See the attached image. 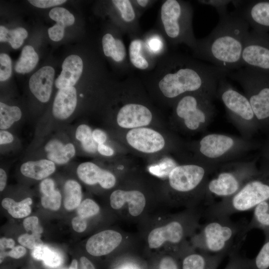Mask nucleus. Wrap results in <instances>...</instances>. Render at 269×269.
I'll return each mask as SVG.
<instances>
[{
	"mask_svg": "<svg viewBox=\"0 0 269 269\" xmlns=\"http://www.w3.org/2000/svg\"><path fill=\"white\" fill-rule=\"evenodd\" d=\"M215 96L205 92H195L182 96L177 101L175 112L182 119L186 127L196 130L207 125L215 113L212 100Z\"/></svg>",
	"mask_w": 269,
	"mask_h": 269,
	"instance_id": "8",
	"label": "nucleus"
},
{
	"mask_svg": "<svg viewBox=\"0 0 269 269\" xmlns=\"http://www.w3.org/2000/svg\"><path fill=\"white\" fill-rule=\"evenodd\" d=\"M28 1L34 6L40 8H48L61 4L65 0H30Z\"/></svg>",
	"mask_w": 269,
	"mask_h": 269,
	"instance_id": "49",
	"label": "nucleus"
},
{
	"mask_svg": "<svg viewBox=\"0 0 269 269\" xmlns=\"http://www.w3.org/2000/svg\"><path fill=\"white\" fill-rule=\"evenodd\" d=\"M73 229L77 232L81 233L84 232L87 228V222L86 219L77 216L73 218L72 221Z\"/></svg>",
	"mask_w": 269,
	"mask_h": 269,
	"instance_id": "52",
	"label": "nucleus"
},
{
	"mask_svg": "<svg viewBox=\"0 0 269 269\" xmlns=\"http://www.w3.org/2000/svg\"><path fill=\"white\" fill-rule=\"evenodd\" d=\"M235 9L231 13L238 16L254 30H269V0H232Z\"/></svg>",
	"mask_w": 269,
	"mask_h": 269,
	"instance_id": "12",
	"label": "nucleus"
},
{
	"mask_svg": "<svg viewBox=\"0 0 269 269\" xmlns=\"http://www.w3.org/2000/svg\"><path fill=\"white\" fill-rule=\"evenodd\" d=\"M64 207L67 210L77 208L81 202L82 191L80 185L73 180H67L64 186Z\"/></svg>",
	"mask_w": 269,
	"mask_h": 269,
	"instance_id": "31",
	"label": "nucleus"
},
{
	"mask_svg": "<svg viewBox=\"0 0 269 269\" xmlns=\"http://www.w3.org/2000/svg\"><path fill=\"white\" fill-rule=\"evenodd\" d=\"M241 59L243 67L269 73V34L254 29L249 31Z\"/></svg>",
	"mask_w": 269,
	"mask_h": 269,
	"instance_id": "10",
	"label": "nucleus"
},
{
	"mask_svg": "<svg viewBox=\"0 0 269 269\" xmlns=\"http://www.w3.org/2000/svg\"><path fill=\"white\" fill-rule=\"evenodd\" d=\"M122 236L112 230H104L91 236L86 245L87 251L90 255L99 257L107 255L120 244Z\"/></svg>",
	"mask_w": 269,
	"mask_h": 269,
	"instance_id": "17",
	"label": "nucleus"
},
{
	"mask_svg": "<svg viewBox=\"0 0 269 269\" xmlns=\"http://www.w3.org/2000/svg\"><path fill=\"white\" fill-rule=\"evenodd\" d=\"M254 229H259L265 236L269 234V200L264 201L254 209L253 217L247 225L249 232Z\"/></svg>",
	"mask_w": 269,
	"mask_h": 269,
	"instance_id": "29",
	"label": "nucleus"
},
{
	"mask_svg": "<svg viewBox=\"0 0 269 269\" xmlns=\"http://www.w3.org/2000/svg\"><path fill=\"white\" fill-rule=\"evenodd\" d=\"M197 1L201 4L214 7L219 16L224 15L228 13V5L232 2V0H202Z\"/></svg>",
	"mask_w": 269,
	"mask_h": 269,
	"instance_id": "45",
	"label": "nucleus"
},
{
	"mask_svg": "<svg viewBox=\"0 0 269 269\" xmlns=\"http://www.w3.org/2000/svg\"><path fill=\"white\" fill-rule=\"evenodd\" d=\"M193 9L190 2L166 0L160 9V21L165 40L173 45L185 44L194 51L197 40L192 27Z\"/></svg>",
	"mask_w": 269,
	"mask_h": 269,
	"instance_id": "5",
	"label": "nucleus"
},
{
	"mask_svg": "<svg viewBox=\"0 0 269 269\" xmlns=\"http://www.w3.org/2000/svg\"><path fill=\"white\" fill-rule=\"evenodd\" d=\"M257 255L250 259L249 269H269V234Z\"/></svg>",
	"mask_w": 269,
	"mask_h": 269,
	"instance_id": "37",
	"label": "nucleus"
},
{
	"mask_svg": "<svg viewBox=\"0 0 269 269\" xmlns=\"http://www.w3.org/2000/svg\"><path fill=\"white\" fill-rule=\"evenodd\" d=\"M152 114L146 106L136 103L123 106L118 112L117 121L124 128H138L149 125L152 120Z\"/></svg>",
	"mask_w": 269,
	"mask_h": 269,
	"instance_id": "16",
	"label": "nucleus"
},
{
	"mask_svg": "<svg viewBox=\"0 0 269 269\" xmlns=\"http://www.w3.org/2000/svg\"><path fill=\"white\" fill-rule=\"evenodd\" d=\"M268 154H269V152H268Z\"/></svg>",
	"mask_w": 269,
	"mask_h": 269,
	"instance_id": "61",
	"label": "nucleus"
},
{
	"mask_svg": "<svg viewBox=\"0 0 269 269\" xmlns=\"http://www.w3.org/2000/svg\"><path fill=\"white\" fill-rule=\"evenodd\" d=\"M250 259L243 257L239 252L229 256V260L224 269H249Z\"/></svg>",
	"mask_w": 269,
	"mask_h": 269,
	"instance_id": "41",
	"label": "nucleus"
},
{
	"mask_svg": "<svg viewBox=\"0 0 269 269\" xmlns=\"http://www.w3.org/2000/svg\"><path fill=\"white\" fill-rule=\"evenodd\" d=\"M151 1L149 0H137L133 1V3L141 8H145L149 5Z\"/></svg>",
	"mask_w": 269,
	"mask_h": 269,
	"instance_id": "59",
	"label": "nucleus"
},
{
	"mask_svg": "<svg viewBox=\"0 0 269 269\" xmlns=\"http://www.w3.org/2000/svg\"><path fill=\"white\" fill-rule=\"evenodd\" d=\"M28 35L27 31L23 27H17L9 30L2 25L0 26V41L8 42L12 48L16 49L23 43Z\"/></svg>",
	"mask_w": 269,
	"mask_h": 269,
	"instance_id": "34",
	"label": "nucleus"
},
{
	"mask_svg": "<svg viewBox=\"0 0 269 269\" xmlns=\"http://www.w3.org/2000/svg\"><path fill=\"white\" fill-rule=\"evenodd\" d=\"M249 27L244 20L231 12L219 16L211 32L197 39L193 57L230 71L242 68V54Z\"/></svg>",
	"mask_w": 269,
	"mask_h": 269,
	"instance_id": "2",
	"label": "nucleus"
},
{
	"mask_svg": "<svg viewBox=\"0 0 269 269\" xmlns=\"http://www.w3.org/2000/svg\"><path fill=\"white\" fill-rule=\"evenodd\" d=\"M212 170L208 166L197 164L176 166L169 175V183L174 190L179 193H189L199 189L205 193Z\"/></svg>",
	"mask_w": 269,
	"mask_h": 269,
	"instance_id": "11",
	"label": "nucleus"
},
{
	"mask_svg": "<svg viewBox=\"0 0 269 269\" xmlns=\"http://www.w3.org/2000/svg\"><path fill=\"white\" fill-rule=\"evenodd\" d=\"M228 77L244 90L258 125L269 124V73L247 67L231 71Z\"/></svg>",
	"mask_w": 269,
	"mask_h": 269,
	"instance_id": "6",
	"label": "nucleus"
},
{
	"mask_svg": "<svg viewBox=\"0 0 269 269\" xmlns=\"http://www.w3.org/2000/svg\"><path fill=\"white\" fill-rule=\"evenodd\" d=\"M269 200V167L265 168L250 178L233 196L213 202L204 212L206 219L230 217L238 212L254 209Z\"/></svg>",
	"mask_w": 269,
	"mask_h": 269,
	"instance_id": "4",
	"label": "nucleus"
},
{
	"mask_svg": "<svg viewBox=\"0 0 269 269\" xmlns=\"http://www.w3.org/2000/svg\"><path fill=\"white\" fill-rule=\"evenodd\" d=\"M225 256L213 255L199 250L189 253L182 261V269H217Z\"/></svg>",
	"mask_w": 269,
	"mask_h": 269,
	"instance_id": "24",
	"label": "nucleus"
},
{
	"mask_svg": "<svg viewBox=\"0 0 269 269\" xmlns=\"http://www.w3.org/2000/svg\"><path fill=\"white\" fill-rule=\"evenodd\" d=\"M40 189L42 195L50 194L55 190L54 181L50 178L44 179L40 183Z\"/></svg>",
	"mask_w": 269,
	"mask_h": 269,
	"instance_id": "51",
	"label": "nucleus"
},
{
	"mask_svg": "<svg viewBox=\"0 0 269 269\" xmlns=\"http://www.w3.org/2000/svg\"><path fill=\"white\" fill-rule=\"evenodd\" d=\"M61 195L57 190L48 195H43L41 198L42 206L46 209L52 210H58L61 205Z\"/></svg>",
	"mask_w": 269,
	"mask_h": 269,
	"instance_id": "40",
	"label": "nucleus"
},
{
	"mask_svg": "<svg viewBox=\"0 0 269 269\" xmlns=\"http://www.w3.org/2000/svg\"><path fill=\"white\" fill-rule=\"evenodd\" d=\"M83 68V61L79 56L73 54L67 57L63 62L61 74L55 80L56 88L73 87L80 77Z\"/></svg>",
	"mask_w": 269,
	"mask_h": 269,
	"instance_id": "21",
	"label": "nucleus"
},
{
	"mask_svg": "<svg viewBox=\"0 0 269 269\" xmlns=\"http://www.w3.org/2000/svg\"><path fill=\"white\" fill-rule=\"evenodd\" d=\"M80 263L82 269H95L92 263L85 257L80 258Z\"/></svg>",
	"mask_w": 269,
	"mask_h": 269,
	"instance_id": "57",
	"label": "nucleus"
},
{
	"mask_svg": "<svg viewBox=\"0 0 269 269\" xmlns=\"http://www.w3.org/2000/svg\"><path fill=\"white\" fill-rule=\"evenodd\" d=\"M77 102V93L75 87L59 89L53 102V115L61 120L67 119L74 112Z\"/></svg>",
	"mask_w": 269,
	"mask_h": 269,
	"instance_id": "22",
	"label": "nucleus"
},
{
	"mask_svg": "<svg viewBox=\"0 0 269 269\" xmlns=\"http://www.w3.org/2000/svg\"><path fill=\"white\" fill-rule=\"evenodd\" d=\"M236 145L235 139L230 136L210 134L205 135L200 140L199 151L206 158L218 159L231 152Z\"/></svg>",
	"mask_w": 269,
	"mask_h": 269,
	"instance_id": "14",
	"label": "nucleus"
},
{
	"mask_svg": "<svg viewBox=\"0 0 269 269\" xmlns=\"http://www.w3.org/2000/svg\"><path fill=\"white\" fill-rule=\"evenodd\" d=\"M23 225L27 232H31L34 235H41L43 229L39 225L38 218L36 216L26 218L23 221Z\"/></svg>",
	"mask_w": 269,
	"mask_h": 269,
	"instance_id": "46",
	"label": "nucleus"
},
{
	"mask_svg": "<svg viewBox=\"0 0 269 269\" xmlns=\"http://www.w3.org/2000/svg\"><path fill=\"white\" fill-rule=\"evenodd\" d=\"M49 16L51 19L64 27L72 25L75 21L74 15L67 9L62 7H56L49 12Z\"/></svg>",
	"mask_w": 269,
	"mask_h": 269,
	"instance_id": "38",
	"label": "nucleus"
},
{
	"mask_svg": "<svg viewBox=\"0 0 269 269\" xmlns=\"http://www.w3.org/2000/svg\"><path fill=\"white\" fill-rule=\"evenodd\" d=\"M31 255L34 259L42 261L47 267L51 268H57L62 263L60 254L44 245H40L33 249Z\"/></svg>",
	"mask_w": 269,
	"mask_h": 269,
	"instance_id": "33",
	"label": "nucleus"
},
{
	"mask_svg": "<svg viewBox=\"0 0 269 269\" xmlns=\"http://www.w3.org/2000/svg\"><path fill=\"white\" fill-rule=\"evenodd\" d=\"M93 137L95 142L98 144H104L107 140V134L102 130L95 129L92 133Z\"/></svg>",
	"mask_w": 269,
	"mask_h": 269,
	"instance_id": "53",
	"label": "nucleus"
},
{
	"mask_svg": "<svg viewBox=\"0 0 269 269\" xmlns=\"http://www.w3.org/2000/svg\"><path fill=\"white\" fill-rule=\"evenodd\" d=\"M55 170V163L46 159L29 161L23 163L20 172L24 176L35 180H41Z\"/></svg>",
	"mask_w": 269,
	"mask_h": 269,
	"instance_id": "27",
	"label": "nucleus"
},
{
	"mask_svg": "<svg viewBox=\"0 0 269 269\" xmlns=\"http://www.w3.org/2000/svg\"><path fill=\"white\" fill-rule=\"evenodd\" d=\"M41 235L24 234L18 238L19 243L29 249H33L37 246L43 245L40 239Z\"/></svg>",
	"mask_w": 269,
	"mask_h": 269,
	"instance_id": "42",
	"label": "nucleus"
},
{
	"mask_svg": "<svg viewBox=\"0 0 269 269\" xmlns=\"http://www.w3.org/2000/svg\"><path fill=\"white\" fill-rule=\"evenodd\" d=\"M22 116L20 109L17 106H9L0 103V129L6 130L19 121Z\"/></svg>",
	"mask_w": 269,
	"mask_h": 269,
	"instance_id": "35",
	"label": "nucleus"
},
{
	"mask_svg": "<svg viewBox=\"0 0 269 269\" xmlns=\"http://www.w3.org/2000/svg\"><path fill=\"white\" fill-rule=\"evenodd\" d=\"M45 150L49 160L58 164L68 162L75 154L74 145L71 143L63 144L57 139H52L45 146Z\"/></svg>",
	"mask_w": 269,
	"mask_h": 269,
	"instance_id": "25",
	"label": "nucleus"
},
{
	"mask_svg": "<svg viewBox=\"0 0 269 269\" xmlns=\"http://www.w3.org/2000/svg\"><path fill=\"white\" fill-rule=\"evenodd\" d=\"M216 96L220 99L229 115L235 120L259 126L250 103L247 96L238 91L227 78L219 82Z\"/></svg>",
	"mask_w": 269,
	"mask_h": 269,
	"instance_id": "9",
	"label": "nucleus"
},
{
	"mask_svg": "<svg viewBox=\"0 0 269 269\" xmlns=\"http://www.w3.org/2000/svg\"><path fill=\"white\" fill-rule=\"evenodd\" d=\"M13 135L8 132L6 131H1L0 132V145L10 143L13 141Z\"/></svg>",
	"mask_w": 269,
	"mask_h": 269,
	"instance_id": "54",
	"label": "nucleus"
},
{
	"mask_svg": "<svg viewBox=\"0 0 269 269\" xmlns=\"http://www.w3.org/2000/svg\"><path fill=\"white\" fill-rule=\"evenodd\" d=\"M126 203L128 204L129 211L133 216L140 214L145 205L144 195L137 190L124 191L117 190L110 196V204L116 210L121 208Z\"/></svg>",
	"mask_w": 269,
	"mask_h": 269,
	"instance_id": "20",
	"label": "nucleus"
},
{
	"mask_svg": "<svg viewBox=\"0 0 269 269\" xmlns=\"http://www.w3.org/2000/svg\"><path fill=\"white\" fill-rule=\"evenodd\" d=\"M77 174L84 183L88 185L99 183L105 189L111 188L116 181L115 176L111 172L101 169L91 162L80 164L77 167Z\"/></svg>",
	"mask_w": 269,
	"mask_h": 269,
	"instance_id": "18",
	"label": "nucleus"
},
{
	"mask_svg": "<svg viewBox=\"0 0 269 269\" xmlns=\"http://www.w3.org/2000/svg\"><path fill=\"white\" fill-rule=\"evenodd\" d=\"M128 142L135 149L145 153H153L161 150L165 140L156 131L146 128L130 130L127 134Z\"/></svg>",
	"mask_w": 269,
	"mask_h": 269,
	"instance_id": "13",
	"label": "nucleus"
},
{
	"mask_svg": "<svg viewBox=\"0 0 269 269\" xmlns=\"http://www.w3.org/2000/svg\"><path fill=\"white\" fill-rule=\"evenodd\" d=\"M99 210L100 208L98 205L90 199H85L77 208L78 216L84 219L96 215Z\"/></svg>",
	"mask_w": 269,
	"mask_h": 269,
	"instance_id": "39",
	"label": "nucleus"
},
{
	"mask_svg": "<svg viewBox=\"0 0 269 269\" xmlns=\"http://www.w3.org/2000/svg\"><path fill=\"white\" fill-rule=\"evenodd\" d=\"M91 128L86 125H81L76 129L75 136L81 142L84 150L89 153H94L98 150V145L94 140Z\"/></svg>",
	"mask_w": 269,
	"mask_h": 269,
	"instance_id": "36",
	"label": "nucleus"
},
{
	"mask_svg": "<svg viewBox=\"0 0 269 269\" xmlns=\"http://www.w3.org/2000/svg\"><path fill=\"white\" fill-rule=\"evenodd\" d=\"M183 222L175 220L163 227L152 230L148 236L150 248L156 249L166 242L173 244L181 243L186 234V227Z\"/></svg>",
	"mask_w": 269,
	"mask_h": 269,
	"instance_id": "15",
	"label": "nucleus"
},
{
	"mask_svg": "<svg viewBox=\"0 0 269 269\" xmlns=\"http://www.w3.org/2000/svg\"><path fill=\"white\" fill-rule=\"evenodd\" d=\"M159 62L149 78L156 80L160 91L169 99L195 92L216 97L219 81L231 71L179 53H167Z\"/></svg>",
	"mask_w": 269,
	"mask_h": 269,
	"instance_id": "1",
	"label": "nucleus"
},
{
	"mask_svg": "<svg viewBox=\"0 0 269 269\" xmlns=\"http://www.w3.org/2000/svg\"><path fill=\"white\" fill-rule=\"evenodd\" d=\"M65 27L60 24L56 23L48 30L49 38L54 41L61 40L64 36Z\"/></svg>",
	"mask_w": 269,
	"mask_h": 269,
	"instance_id": "47",
	"label": "nucleus"
},
{
	"mask_svg": "<svg viewBox=\"0 0 269 269\" xmlns=\"http://www.w3.org/2000/svg\"><path fill=\"white\" fill-rule=\"evenodd\" d=\"M159 269H179L175 259L171 256L163 258L159 264Z\"/></svg>",
	"mask_w": 269,
	"mask_h": 269,
	"instance_id": "50",
	"label": "nucleus"
},
{
	"mask_svg": "<svg viewBox=\"0 0 269 269\" xmlns=\"http://www.w3.org/2000/svg\"><path fill=\"white\" fill-rule=\"evenodd\" d=\"M129 58L130 64L138 70H150L154 64L144 49L143 40L140 38H134L130 42Z\"/></svg>",
	"mask_w": 269,
	"mask_h": 269,
	"instance_id": "26",
	"label": "nucleus"
},
{
	"mask_svg": "<svg viewBox=\"0 0 269 269\" xmlns=\"http://www.w3.org/2000/svg\"><path fill=\"white\" fill-rule=\"evenodd\" d=\"M246 220L235 222L230 217L207 219L195 238L200 251L225 256L239 252L248 233Z\"/></svg>",
	"mask_w": 269,
	"mask_h": 269,
	"instance_id": "3",
	"label": "nucleus"
},
{
	"mask_svg": "<svg viewBox=\"0 0 269 269\" xmlns=\"http://www.w3.org/2000/svg\"><path fill=\"white\" fill-rule=\"evenodd\" d=\"M176 166L173 162L170 160L163 161L159 165L151 166L149 168V171L157 176H169L172 170Z\"/></svg>",
	"mask_w": 269,
	"mask_h": 269,
	"instance_id": "44",
	"label": "nucleus"
},
{
	"mask_svg": "<svg viewBox=\"0 0 269 269\" xmlns=\"http://www.w3.org/2000/svg\"><path fill=\"white\" fill-rule=\"evenodd\" d=\"M98 151L102 155L110 156L114 154V150L110 147L104 144L98 145Z\"/></svg>",
	"mask_w": 269,
	"mask_h": 269,
	"instance_id": "56",
	"label": "nucleus"
},
{
	"mask_svg": "<svg viewBox=\"0 0 269 269\" xmlns=\"http://www.w3.org/2000/svg\"><path fill=\"white\" fill-rule=\"evenodd\" d=\"M54 77L53 67L46 66L39 69L30 78L29 87L31 93L40 102L50 99Z\"/></svg>",
	"mask_w": 269,
	"mask_h": 269,
	"instance_id": "19",
	"label": "nucleus"
},
{
	"mask_svg": "<svg viewBox=\"0 0 269 269\" xmlns=\"http://www.w3.org/2000/svg\"><path fill=\"white\" fill-rule=\"evenodd\" d=\"M68 269H78V263L76 260H73Z\"/></svg>",
	"mask_w": 269,
	"mask_h": 269,
	"instance_id": "60",
	"label": "nucleus"
},
{
	"mask_svg": "<svg viewBox=\"0 0 269 269\" xmlns=\"http://www.w3.org/2000/svg\"><path fill=\"white\" fill-rule=\"evenodd\" d=\"M11 61L9 56L5 53L0 54V81L7 80L11 74Z\"/></svg>",
	"mask_w": 269,
	"mask_h": 269,
	"instance_id": "43",
	"label": "nucleus"
},
{
	"mask_svg": "<svg viewBox=\"0 0 269 269\" xmlns=\"http://www.w3.org/2000/svg\"><path fill=\"white\" fill-rule=\"evenodd\" d=\"M26 250L22 246H17L11 249L8 253L0 252V263L6 256L14 259H19L25 255Z\"/></svg>",
	"mask_w": 269,
	"mask_h": 269,
	"instance_id": "48",
	"label": "nucleus"
},
{
	"mask_svg": "<svg viewBox=\"0 0 269 269\" xmlns=\"http://www.w3.org/2000/svg\"><path fill=\"white\" fill-rule=\"evenodd\" d=\"M38 61V56L34 48L30 45H26L16 63L15 70L22 74L30 72L35 67Z\"/></svg>",
	"mask_w": 269,
	"mask_h": 269,
	"instance_id": "32",
	"label": "nucleus"
},
{
	"mask_svg": "<svg viewBox=\"0 0 269 269\" xmlns=\"http://www.w3.org/2000/svg\"><path fill=\"white\" fill-rule=\"evenodd\" d=\"M117 10L122 22V30H134L136 26V14L134 3L129 0H113L111 1Z\"/></svg>",
	"mask_w": 269,
	"mask_h": 269,
	"instance_id": "28",
	"label": "nucleus"
},
{
	"mask_svg": "<svg viewBox=\"0 0 269 269\" xmlns=\"http://www.w3.org/2000/svg\"><path fill=\"white\" fill-rule=\"evenodd\" d=\"M258 171L252 164L223 169L208 180L205 193L206 200L209 205L212 197L223 199L233 196Z\"/></svg>",
	"mask_w": 269,
	"mask_h": 269,
	"instance_id": "7",
	"label": "nucleus"
},
{
	"mask_svg": "<svg viewBox=\"0 0 269 269\" xmlns=\"http://www.w3.org/2000/svg\"><path fill=\"white\" fill-rule=\"evenodd\" d=\"M32 201L27 197L22 201L16 202L10 198H5L1 202V205L13 218L20 219L24 218L31 213L30 205Z\"/></svg>",
	"mask_w": 269,
	"mask_h": 269,
	"instance_id": "30",
	"label": "nucleus"
},
{
	"mask_svg": "<svg viewBox=\"0 0 269 269\" xmlns=\"http://www.w3.org/2000/svg\"><path fill=\"white\" fill-rule=\"evenodd\" d=\"M102 45L106 56L121 65L123 71L128 70L130 65L128 61L127 49L122 38L115 37L112 34L107 33L102 37Z\"/></svg>",
	"mask_w": 269,
	"mask_h": 269,
	"instance_id": "23",
	"label": "nucleus"
},
{
	"mask_svg": "<svg viewBox=\"0 0 269 269\" xmlns=\"http://www.w3.org/2000/svg\"><path fill=\"white\" fill-rule=\"evenodd\" d=\"M15 242L11 238H2L0 240V252H3L4 249H12L14 247Z\"/></svg>",
	"mask_w": 269,
	"mask_h": 269,
	"instance_id": "55",
	"label": "nucleus"
},
{
	"mask_svg": "<svg viewBox=\"0 0 269 269\" xmlns=\"http://www.w3.org/2000/svg\"><path fill=\"white\" fill-rule=\"evenodd\" d=\"M7 180V176L5 171L2 169H0V190L2 191L4 190Z\"/></svg>",
	"mask_w": 269,
	"mask_h": 269,
	"instance_id": "58",
	"label": "nucleus"
}]
</instances>
